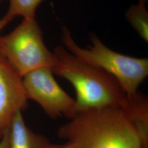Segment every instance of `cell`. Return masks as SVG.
Returning a JSON list of instances; mask_svg holds the SVG:
<instances>
[{
	"mask_svg": "<svg viewBox=\"0 0 148 148\" xmlns=\"http://www.w3.org/2000/svg\"><path fill=\"white\" fill-rule=\"evenodd\" d=\"M58 136L75 148H145L137 130L121 108L79 112L59 128Z\"/></svg>",
	"mask_w": 148,
	"mask_h": 148,
	"instance_id": "1",
	"label": "cell"
},
{
	"mask_svg": "<svg viewBox=\"0 0 148 148\" xmlns=\"http://www.w3.org/2000/svg\"><path fill=\"white\" fill-rule=\"evenodd\" d=\"M56 63L54 74L66 79L76 94L77 114L90 109L122 108L127 96L114 76L80 60L64 47L54 50Z\"/></svg>",
	"mask_w": 148,
	"mask_h": 148,
	"instance_id": "2",
	"label": "cell"
},
{
	"mask_svg": "<svg viewBox=\"0 0 148 148\" xmlns=\"http://www.w3.org/2000/svg\"><path fill=\"white\" fill-rule=\"evenodd\" d=\"M90 40L91 45L81 47L75 41L67 27L62 29V41L70 53L114 76L127 97L136 95L139 86L148 76V58L132 57L115 52L93 34H90Z\"/></svg>",
	"mask_w": 148,
	"mask_h": 148,
	"instance_id": "3",
	"label": "cell"
},
{
	"mask_svg": "<svg viewBox=\"0 0 148 148\" xmlns=\"http://www.w3.org/2000/svg\"><path fill=\"white\" fill-rule=\"evenodd\" d=\"M0 54L22 77L36 69L52 68L56 63V56L46 46L35 18L24 19L10 34L0 36Z\"/></svg>",
	"mask_w": 148,
	"mask_h": 148,
	"instance_id": "4",
	"label": "cell"
},
{
	"mask_svg": "<svg viewBox=\"0 0 148 148\" xmlns=\"http://www.w3.org/2000/svg\"><path fill=\"white\" fill-rule=\"evenodd\" d=\"M53 75L52 68H42L24 75L23 84L27 97L51 118L64 116L71 120L77 114L76 101L60 87Z\"/></svg>",
	"mask_w": 148,
	"mask_h": 148,
	"instance_id": "5",
	"label": "cell"
},
{
	"mask_svg": "<svg viewBox=\"0 0 148 148\" xmlns=\"http://www.w3.org/2000/svg\"><path fill=\"white\" fill-rule=\"evenodd\" d=\"M28 100L23 77L0 54V139L16 113L27 108Z\"/></svg>",
	"mask_w": 148,
	"mask_h": 148,
	"instance_id": "6",
	"label": "cell"
},
{
	"mask_svg": "<svg viewBox=\"0 0 148 148\" xmlns=\"http://www.w3.org/2000/svg\"><path fill=\"white\" fill-rule=\"evenodd\" d=\"M8 138L10 148H43L49 142L27 126L22 111H18L13 117L8 127Z\"/></svg>",
	"mask_w": 148,
	"mask_h": 148,
	"instance_id": "7",
	"label": "cell"
},
{
	"mask_svg": "<svg viewBox=\"0 0 148 148\" xmlns=\"http://www.w3.org/2000/svg\"><path fill=\"white\" fill-rule=\"evenodd\" d=\"M137 130L145 148H148V99L138 92L127 97L124 106L121 108Z\"/></svg>",
	"mask_w": 148,
	"mask_h": 148,
	"instance_id": "8",
	"label": "cell"
},
{
	"mask_svg": "<svg viewBox=\"0 0 148 148\" xmlns=\"http://www.w3.org/2000/svg\"><path fill=\"white\" fill-rule=\"evenodd\" d=\"M126 18L139 36L147 42L148 41V12L146 3L138 1L131 5L126 14Z\"/></svg>",
	"mask_w": 148,
	"mask_h": 148,
	"instance_id": "9",
	"label": "cell"
},
{
	"mask_svg": "<svg viewBox=\"0 0 148 148\" xmlns=\"http://www.w3.org/2000/svg\"><path fill=\"white\" fill-rule=\"evenodd\" d=\"M42 0H10V7L6 13L13 19L21 16L24 19L35 18V13Z\"/></svg>",
	"mask_w": 148,
	"mask_h": 148,
	"instance_id": "10",
	"label": "cell"
},
{
	"mask_svg": "<svg viewBox=\"0 0 148 148\" xmlns=\"http://www.w3.org/2000/svg\"><path fill=\"white\" fill-rule=\"evenodd\" d=\"M43 148H75V147L72 143L66 142L65 143L61 144H53L49 142Z\"/></svg>",
	"mask_w": 148,
	"mask_h": 148,
	"instance_id": "11",
	"label": "cell"
},
{
	"mask_svg": "<svg viewBox=\"0 0 148 148\" xmlns=\"http://www.w3.org/2000/svg\"><path fill=\"white\" fill-rule=\"evenodd\" d=\"M0 148H10L8 138V127L5 130L3 137L0 139Z\"/></svg>",
	"mask_w": 148,
	"mask_h": 148,
	"instance_id": "12",
	"label": "cell"
},
{
	"mask_svg": "<svg viewBox=\"0 0 148 148\" xmlns=\"http://www.w3.org/2000/svg\"><path fill=\"white\" fill-rule=\"evenodd\" d=\"M13 19L7 14L0 19V32Z\"/></svg>",
	"mask_w": 148,
	"mask_h": 148,
	"instance_id": "13",
	"label": "cell"
},
{
	"mask_svg": "<svg viewBox=\"0 0 148 148\" xmlns=\"http://www.w3.org/2000/svg\"><path fill=\"white\" fill-rule=\"evenodd\" d=\"M147 0H138V1H141V2H147Z\"/></svg>",
	"mask_w": 148,
	"mask_h": 148,
	"instance_id": "14",
	"label": "cell"
},
{
	"mask_svg": "<svg viewBox=\"0 0 148 148\" xmlns=\"http://www.w3.org/2000/svg\"><path fill=\"white\" fill-rule=\"evenodd\" d=\"M0 1H1V0H0Z\"/></svg>",
	"mask_w": 148,
	"mask_h": 148,
	"instance_id": "15",
	"label": "cell"
}]
</instances>
